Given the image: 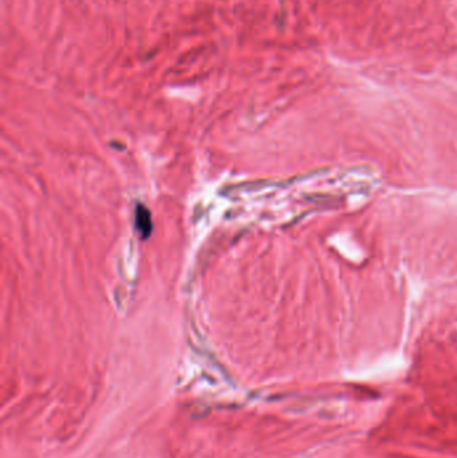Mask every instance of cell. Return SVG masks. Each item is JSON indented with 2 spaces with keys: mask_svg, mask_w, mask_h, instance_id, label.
<instances>
[{
  "mask_svg": "<svg viewBox=\"0 0 457 458\" xmlns=\"http://www.w3.org/2000/svg\"><path fill=\"white\" fill-rule=\"evenodd\" d=\"M135 226L138 229V232L141 233L142 239L149 237V235L152 233V219H150V212L144 206V205H138V206H137V211H135Z\"/></svg>",
  "mask_w": 457,
  "mask_h": 458,
  "instance_id": "obj_1",
  "label": "cell"
}]
</instances>
